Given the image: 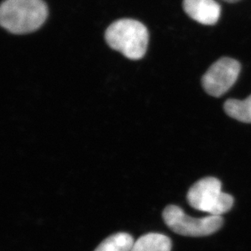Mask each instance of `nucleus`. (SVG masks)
I'll list each match as a JSON object with an SVG mask.
<instances>
[{
  "mask_svg": "<svg viewBox=\"0 0 251 251\" xmlns=\"http://www.w3.org/2000/svg\"><path fill=\"white\" fill-rule=\"evenodd\" d=\"M224 109L230 117L244 123H251V95L244 100H227Z\"/></svg>",
  "mask_w": 251,
  "mask_h": 251,
  "instance_id": "nucleus-8",
  "label": "nucleus"
},
{
  "mask_svg": "<svg viewBox=\"0 0 251 251\" xmlns=\"http://www.w3.org/2000/svg\"><path fill=\"white\" fill-rule=\"evenodd\" d=\"M183 7L189 17L206 25L216 24L221 17V6L215 0H184Z\"/></svg>",
  "mask_w": 251,
  "mask_h": 251,
  "instance_id": "nucleus-6",
  "label": "nucleus"
},
{
  "mask_svg": "<svg viewBox=\"0 0 251 251\" xmlns=\"http://www.w3.org/2000/svg\"><path fill=\"white\" fill-rule=\"evenodd\" d=\"M172 241L161 233H147L133 243L130 251H171Z\"/></svg>",
  "mask_w": 251,
  "mask_h": 251,
  "instance_id": "nucleus-7",
  "label": "nucleus"
},
{
  "mask_svg": "<svg viewBox=\"0 0 251 251\" xmlns=\"http://www.w3.org/2000/svg\"><path fill=\"white\" fill-rule=\"evenodd\" d=\"M133 237L126 232H117L102 241L95 251H130Z\"/></svg>",
  "mask_w": 251,
  "mask_h": 251,
  "instance_id": "nucleus-9",
  "label": "nucleus"
},
{
  "mask_svg": "<svg viewBox=\"0 0 251 251\" xmlns=\"http://www.w3.org/2000/svg\"><path fill=\"white\" fill-rule=\"evenodd\" d=\"M107 44L130 59L144 56L148 45V31L138 21L123 19L111 25L105 34Z\"/></svg>",
  "mask_w": 251,
  "mask_h": 251,
  "instance_id": "nucleus-2",
  "label": "nucleus"
},
{
  "mask_svg": "<svg viewBox=\"0 0 251 251\" xmlns=\"http://www.w3.org/2000/svg\"><path fill=\"white\" fill-rule=\"evenodd\" d=\"M48 14L43 0H4L0 8V22L11 33L23 34L40 28Z\"/></svg>",
  "mask_w": 251,
  "mask_h": 251,
  "instance_id": "nucleus-1",
  "label": "nucleus"
},
{
  "mask_svg": "<svg viewBox=\"0 0 251 251\" xmlns=\"http://www.w3.org/2000/svg\"><path fill=\"white\" fill-rule=\"evenodd\" d=\"M224 1L227 2H238V1H240V0H224Z\"/></svg>",
  "mask_w": 251,
  "mask_h": 251,
  "instance_id": "nucleus-10",
  "label": "nucleus"
},
{
  "mask_svg": "<svg viewBox=\"0 0 251 251\" xmlns=\"http://www.w3.org/2000/svg\"><path fill=\"white\" fill-rule=\"evenodd\" d=\"M188 202L193 208L222 216L232 209L234 199L222 191V184L217 178H202L190 187L187 194Z\"/></svg>",
  "mask_w": 251,
  "mask_h": 251,
  "instance_id": "nucleus-3",
  "label": "nucleus"
},
{
  "mask_svg": "<svg viewBox=\"0 0 251 251\" xmlns=\"http://www.w3.org/2000/svg\"><path fill=\"white\" fill-rule=\"evenodd\" d=\"M164 222L173 232L185 237H206L221 229L224 219L220 216L194 218L179 206L169 205L163 212Z\"/></svg>",
  "mask_w": 251,
  "mask_h": 251,
  "instance_id": "nucleus-4",
  "label": "nucleus"
},
{
  "mask_svg": "<svg viewBox=\"0 0 251 251\" xmlns=\"http://www.w3.org/2000/svg\"><path fill=\"white\" fill-rule=\"evenodd\" d=\"M241 64L236 59L224 57L215 62L201 78V85L208 95L221 97L234 85L239 76Z\"/></svg>",
  "mask_w": 251,
  "mask_h": 251,
  "instance_id": "nucleus-5",
  "label": "nucleus"
}]
</instances>
